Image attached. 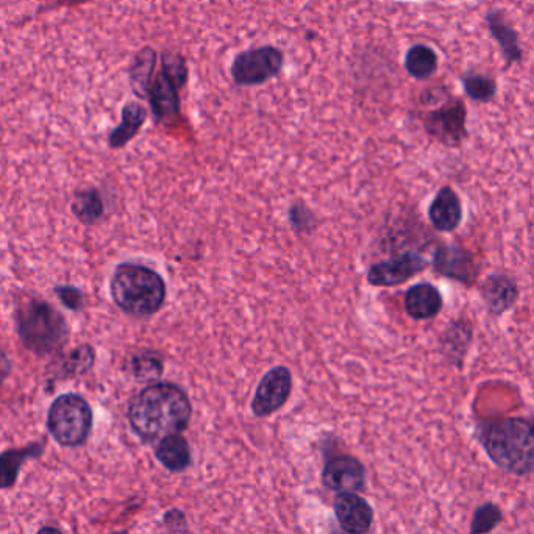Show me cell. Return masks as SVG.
<instances>
[{"mask_svg": "<svg viewBox=\"0 0 534 534\" xmlns=\"http://www.w3.org/2000/svg\"><path fill=\"white\" fill-rule=\"evenodd\" d=\"M425 129L445 146H458L466 138V107L463 100H450L425 118Z\"/></svg>", "mask_w": 534, "mask_h": 534, "instance_id": "10", "label": "cell"}, {"mask_svg": "<svg viewBox=\"0 0 534 534\" xmlns=\"http://www.w3.org/2000/svg\"><path fill=\"white\" fill-rule=\"evenodd\" d=\"M486 25H488L489 33H491L495 43L499 44L506 66L510 68V66L520 63L524 58V54L520 49L519 33L508 22L502 11H489L488 15H486Z\"/></svg>", "mask_w": 534, "mask_h": 534, "instance_id": "17", "label": "cell"}, {"mask_svg": "<svg viewBox=\"0 0 534 534\" xmlns=\"http://www.w3.org/2000/svg\"><path fill=\"white\" fill-rule=\"evenodd\" d=\"M46 449L44 442H33L21 449L5 450L0 453V489L15 488L22 466L27 460L40 458Z\"/></svg>", "mask_w": 534, "mask_h": 534, "instance_id": "18", "label": "cell"}, {"mask_svg": "<svg viewBox=\"0 0 534 534\" xmlns=\"http://www.w3.org/2000/svg\"><path fill=\"white\" fill-rule=\"evenodd\" d=\"M11 374V361L7 353L0 349V383H4Z\"/></svg>", "mask_w": 534, "mask_h": 534, "instance_id": "30", "label": "cell"}, {"mask_svg": "<svg viewBox=\"0 0 534 534\" xmlns=\"http://www.w3.org/2000/svg\"><path fill=\"white\" fill-rule=\"evenodd\" d=\"M472 327L469 322L456 321L447 328L441 346L445 358L455 366L461 367L472 344Z\"/></svg>", "mask_w": 534, "mask_h": 534, "instance_id": "22", "label": "cell"}, {"mask_svg": "<svg viewBox=\"0 0 534 534\" xmlns=\"http://www.w3.org/2000/svg\"><path fill=\"white\" fill-rule=\"evenodd\" d=\"M431 225L441 233L455 232L463 221V205L455 189L444 186L436 193L428 208Z\"/></svg>", "mask_w": 534, "mask_h": 534, "instance_id": "15", "label": "cell"}, {"mask_svg": "<svg viewBox=\"0 0 534 534\" xmlns=\"http://www.w3.org/2000/svg\"><path fill=\"white\" fill-rule=\"evenodd\" d=\"M36 534H65L60 528L57 527H43Z\"/></svg>", "mask_w": 534, "mask_h": 534, "instance_id": "32", "label": "cell"}, {"mask_svg": "<svg viewBox=\"0 0 534 534\" xmlns=\"http://www.w3.org/2000/svg\"><path fill=\"white\" fill-rule=\"evenodd\" d=\"M435 271L442 277L470 285L477 280L478 267L474 255L461 246H441L435 253Z\"/></svg>", "mask_w": 534, "mask_h": 534, "instance_id": "12", "label": "cell"}, {"mask_svg": "<svg viewBox=\"0 0 534 534\" xmlns=\"http://www.w3.org/2000/svg\"><path fill=\"white\" fill-rule=\"evenodd\" d=\"M113 534H129V533H125V531H119V533H113Z\"/></svg>", "mask_w": 534, "mask_h": 534, "instance_id": "33", "label": "cell"}, {"mask_svg": "<svg viewBox=\"0 0 534 534\" xmlns=\"http://www.w3.org/2000/svg\"><path fill=\"white\" fill-rule=\"evenodd\" d=\"M147 119V110L139 102H127L122 108L121 124L108 135V146L121 149L138 135Z\"/></svg>", "mask_w": 534, "mask_h": 534, "instance_id": "20", "label": "cell"}, {"mask_svg": "<svg viewBox=\"0 0 534 534\" xmlns=\"http://www.w3.org/2000/svg\"><path fill=\"white\" fill-rule=\"evenodd\" d=\"M193 416V405L185 389L157 381L133 397L127 411L130 427L144 444H155L172 435H182Z\"/></svg>", "mask_w": 534, "mask_h": 534, "instance_id": "1", "label": "cell"}, {"mask_svg": "<svg viewBox=\"0 0 534 534\" xmlns=\"http://www.w3.org/2000/svg\"><path fill=\"white\" fill-rule=\"evenodd\" d=\"M480 294L491 316H502L510 311L520 297L516 280L505 274L489 275L481 285Z\"/></svg>", "mask_w": 534, "mask_h": 534, "instance_id": "14", "label": "cell"}, {"mask_svg": "<svg viewBox=\"0 0 534 534\" xmlns=\"http://www.w3.org/2000/svg\"><path fill=\"white\" fill-rule=\"evenodd\" d=\"M72 2H80V0H72Z\"/></svg>", "mask_w": 534, "mask_h": 534, "instance_id": "34", "label": "cell"}, {"mask_svg": "<svg viewBox=\"0 0 534 534\" xmlns=\"http://www.w3.org/2000/svg\"><path fill=\"white\" fill-rule=\"evenodd\" d=\"M114 305L130 317L147 319L163 308L168 288L163 277L144 264L122 263L110 282Z\"/></svg>", "mask_w": 534, "mask_h": 534, "instance_id": "2", "label": "cell"}, {"mask_svg": "<svg viewBox=\"0 0 534 534\" xmlns=\"http://www.w3.org/2000/svg\"><path fill=\"white\" fill-rule=\"evenodd\" d=\"M500 519H502V513H500L497 506L492 503H486V505L480 506L475 511L474 522H472V531L470 534H485L489 533L492 528L497 527Z\"/></svg>", "mask_w": 534, "mask_h": 534, "instance_id": "28", "label": "cell"}, {"mask_svg": "<svg viewBox=\"0 0 534 534\" xmlns=\"http://www.w3.org/2000/svg\"><path fill=\"white\" fill-rule=\"evenodd\" d=\"M71 211L75 218L83 224H96L105 213V203L102 194L97 189L89 188L75 193L71 203Z\"/></svg>", "mask_w": 534, "mask_h": 534, "instance_id": "24", "label": "cell"}, {"mask_svg": "<svg viewBox=\"0 0 534 534\" xmlns=\"http://www.w3.org/2000/svg\"><path fill=\"white\" fill-rule=\"evenodd\" d=\"M483 445L495 466L516 475L534 472V424L524 417H506L483 430Z\"/></svg>", "mask_w": 534, "mask_h": 534, "instance_id": "4", "label": "cell"}, {"mask_svg": "<svg viewBox=\"0 0 534 534\" xmlns=\"http://www.w3.org/2000/svg\"><path fill=\"white\" fill-rule=\"evenodd\" d=\"M129 371L136 381L157 383L164 372L163 358L155 352L136 353L130 358Z\"/></svg>", "mask_w": 534, "mask_h": 534, "instance_id": "25", "label": "cell"}, {"mask_svg": "<svg viewBox=\"0 0 534 534\" xmlns=\"http://www.w3.org/2000/svg\"><path fill=\"white\" fill-rule=\"evenodd\" d=\"M335 514L342 530L349 534H366L374 522V511L356 492L336 495Z\"/></svg>", "mask_w": 534, "mask_h": 534, "instance_id": "13", "label": "cell"}, {"mask_svg": "<svg viewBox=\"0 0 534 534\" xmlns=\"http://www.w3.org/2000/svg\"><path fill=\"white\" fill-rule=\"evenodd\" d=\"M322 483L328 491L358 494L366 486V469L355 456H332L322 470Z\"/></svg>", "mask_w": 534, "mask_h": 534, "instance_id": "11", "label": "cell"}, {"mask_svg": "<svg viewBox=\"0 0 534 534\" xmlns=\"http://www.w3.org/2000/svg\"><path fill=\"white\" fill-rule=\"evenodd\" d=\"M403 65L413 79L424 82V80L431 79L438 71V54L433 47L427 46V44H414L406 50Z\"/></svg>", "mask_w": 534, "mask_h": 534, "instance_id": "23", "label": "cell"}, {"mask_svg": "<svg viewBox=\"0 0 534 534\" xmlns=\"http://www.w3.org/2000/svg\"><path fill=\"white\" fill-rule=\"evenodd\" d=\"M444 307V299L431 283H417L405 294V311L414 321L435 319Z\"/></svg>", "mask_w": 534, "mask_h": 534, "instance_id": "16", "label": "cell"}, {"mask_svg": "<svg viewBox=\"0 0 534 534\" xmlns=\"http://www.w3.org/2000/svg\"><path fill=\"white\" fill-rule=\"evenodd\" d=\"M164 520H166V525L175 528V530L178 528V522H180V524H185V517H183V513H180L178 510H172L171 513L166 514Z\"/></svg>", "mask_w": 534, "mask_h": 534, "instance_id": "31", "label": "cell"}, {"mask_svg": "<svg viewBox=\"0 0 534 534\" xmlns=\"http://www.w3.org/2000/svg\"><path fill=\"white\" fill-rule=\"evenodd\" d=\"M160 71L155 72L147 102L155 121L168 122L180 114V89L189 80L188 61L182 52L164 49L161 52Z\"/></svg>", "mask_w": 534, "mask_h": 534, "instance_id": "5", "label": "cell"}, {"mask_svg": "<svg viewBox=\"0 0 534 534\" xmlns=\"http://www.w3.org/2000/svg\"><path fill=\"white\" fill-rule=\"evenodd\" d=\"M285 66V54L272 44L250 47L235 55L230 65V77L238 86H260L277 79Z\"/></svg>", "mask_w": 534, "mask_h": 534, "instance_id": "7", "label": "cell"}, {"mask_svg": "<svg viewBox=\"0 0 534 534\" xmlns=\"http://www.w3.org/2000/svg\"><path fill=\"white\" fill-rule=\"evenodd\" d=\"M158 54L154 47L139 49L129 68V82L133 94L139 99H147L150 85L157 72Z\"/></svg>", "mask_w": 534, "mask_h": 534, "instance_id": "19", "label": "cell"}, {"mask_svg": "<svg viewBox=\"0 0 534 534\" xmlns=\"http://www.w3.org/2000/svg\"><path fill=\"white\" fill-rule=\"evenodd\" d=\"M428 261L414 252L402 253L389 260L372 264L367 271V282L377 288H392L408 282L411 278L424 272Z\"/></svg>", "mask_w": 534, "mask_h": 534, "instance_id": "9", "label": "cell"}, {"mask_svg": "<svg viewBox=\"0 0 534 534\" xmlns=\"http://www.w3.org/2000/svg\"><path fill=\"white\" fill-rule=\"evenodd\" d=\"M461 83H463L464 93L467 97L480 102V104H486L494 99L497 94V83L492 77L486 74H480V72H466L461 77Z\"/></svg>", "mask_w": 534, "mask_h": 534, "instance_id": "27", "label": "cell"}, {"mask_svg": "<svg viewBox=\"0 0 534 534\" xmlns=\"http://www.w3.org/2000/svg\"><path fill=\"white\" fill-rule=\"evenodd\" d=\"M96 363V350L89 344L75 347L65 360L61 361L58 374L63 378L80 377L88 374Z\"/></svg>", "mask_w": 534, "mask_h": 534, "instance_id": "26", "label": "cell"}, {"mask_svg": "<svg viewBox=\"0 0 534 534\" xmlns=\"http://www.w3.org/2000/svg\"><path fill=\"white\" fill-rule=\"evenodd\" d=\"M155 458L171 472H183L193 463L191 447L182 435L168 436L157 442Z\"/></svg>", "mask_w": 534, "mask_h": 534, "instance_id": "21", "label": "cell"}, {"mask_svg": "<svg viewBox=\"0 0 534 534\" xmlns=\"http://www.w3.org/2000/svg\"><path fill=\"white\" fill-rule=\"evenodd\" d=\"M55 294H57L60 302L63 303L68 310L80 311L85 307V294H83L79 288H75V286H57V288H55Z\"/></svg>", "mask_w": 534, "mask_h": 534, "instance_id": "29", "label": "cell"}, {"mask_svg": "<svg viewBox=\"0 0 534 534\" xmlns=\"http://www.w3.org/2000/svg\"><path fill=\"white\" fill-rule=\"evenodd\" d=\"M15 316L22 344L35 355H54L66 346L69 325L65 316L41 297H22Z\"/></svg>", "mask_w": 534, "mask_h": 534, "instance_id": "3", "label": "cell"}, {"mask_svg": "<svg viewBox=\"0 0 534 534\" xmlns=\"http://www.w3.org/2000/svg\"><path fill=\"white\" fill-rule=\"evenodd\" d=\"M292 392V374L286 366L272 367L258 383L252 400V413L269 417L286 405Z\"/></svg>", "mask_w": 534, "mask_h": 534, "instance_id": "8", "label": "cell"}, {"mask_svg": "<svg viewBox=\"0 0 534 534\" xmlns=\"http://www.w3.org/2000/svg\"><path fill=\"white\" fill-rule=\"evenodd\" d=\"M93 408L85 397L69 392L50 405L47 430L61 447H80L88 441L93 430Z\"/></svg>", "mask_w": 534, "mask_h": 534, "instance_id": "6", "label": "cell"}]
</instances>
